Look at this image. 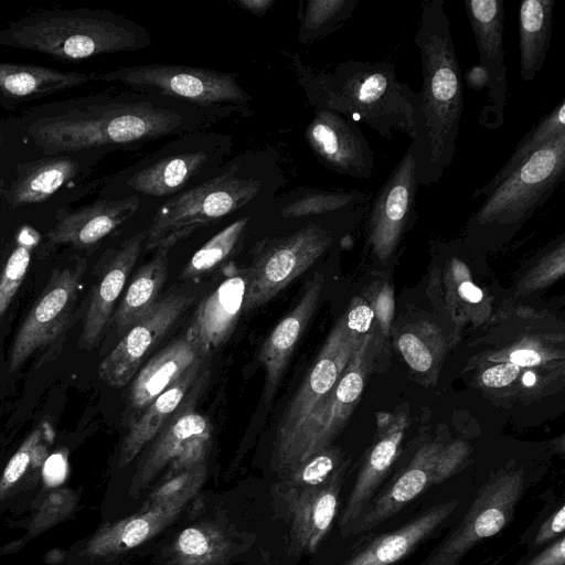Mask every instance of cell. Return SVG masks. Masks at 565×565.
<instances>
[{
  "instance_id": "obj_1",
  "label": "cell",
  "mask_w": 565,
  "mask_h": 565,
  "mask_svg": "<svg viewBox=\"0 0 565 565\" xmlns=\"http://www.w3.org/2000/svg\"><path fill=\"white\" fill-rule=\"evenodd\" d=\"M234 114L245 117L232 107H202L156 92L125 88L33 111L25 122V135L50 156L84 150L135 151L160 139L209 130Z\"/></svg>"
},
{
  "instance_id": "obj_2",
  "label": "cell",
  "mask_w": 565,
  "mask_h": 565,
  "mask_svg": "<svg viewBox=\"0 0 565 565\" xmlns=\"http://www.w3.org/2000/svg\"><path fill=\"white\" fill-rule=\"evenodd\" d=\"M467 347L466 382L504 406L531 404L565 384V324L551 312L503 302Z\"/></svg>"
},
{
  "instance_id": "obj_3",
  "label": "cell",
  "mask_w": 565,
  "mask_h": 565,
  "mask_svg": "<svg viewBox=\"0 0 565 565\" xmlns=\"http://www.w3.org/2000/svg\"><path fill=\"white\" fill-rule=\"evenodd\" d=\"M422 66L416 138L419 185L436 184L451 164L463 110L462 73L444 0H425L415 33Z\"/></svg>"
},
{
  "instance_id": "obj_4",
  "label": "cell",
  "mask_w": 565,
  "mask_h": 565,
  "mask_svg": "<svg viewBox=\"0 0 565 565\" xmlns=\"http://www.w3.org/2000/svg\"><path fill=\"white\" fill-rule=\"evenodd\" d=\"M285 183L275 149H249L228 159L202 183L162 202L147 230L145 249L172 248L227 216L269 207Z\"/></svg>"
},
{
  "instance_id": "obj_5",
  "label": "cell",
  "mask_w": 565,
  "mask_h": 565,
  "mask_svg": "<svg viewBox=\"0 0 565 565\" xmlns=\"http://www.w3.org/2000/svg\"><path fill=\"white\" fill-rule=\"evenodd\" d=\"M288 56L296 82L313 108L361 121L387 140L394 131L415 140L417 93L398 81L393 63L348 60L327 72L305 63L297 53Z\"/></svg>"
},
{
  "instance_id": "obj_6",
  "label": "cell",
  "mask_w": 565,
  "mask_h": 565,
  "mask_svg": "<svg viewBox=\"0 0 565 565\" xmlns=\"http://www.w3.org/2000/svg\"><path fill=\"white\" fill-rule=\"evenodd\" d=\"M151 44L146 26L106 9H45L0 29V45L66 62L140 51Z\"/></svg>"
},
{
  "instance_id": "obj_7",
  "label": "cell",
  "mask_w": 565,
  "mask_h": 565,
  "mask_svg": "<svg viewBox=\"0 0 565 565\" xmlns=\"http://www.w3.org/2000/svg\"><path fill=\"white\" fill-rule=\"evenodd\" d=\"M233 147L232 135L210 129L173 137L109 177L100 199L136 196L140 203L142 199L164 202L210 178L228 160Z\"/></svg>"
},
{
  "instance_id": "obj_8",
  "label": "cell",
  "mask_w": 565,
  "mask_h": 565,
  "mask_svg": "<svg viewBox=\"0 0 565 565\" xmlns=\"http://www.w3.org/2000/svg\"><path fill=\"white\" fill-rule=\"evenodd\" d=\"M370 203L358 209L305 218L289 234L266 237L253 249L248 267L243 268L246 292L243 312L253 311L276 297L307 271L333 245L339 226L360 222Z\"/></svg>"
},
{
  "instance_id": "obj_9",
  "label": "cell",
  "mask_w": 565,
  "mask_h": 565,
  "mask_svg": "<svg viewBox=\"0 0 565 565\" xmlns=\"http://www.w3.org/2000/svg\"><path fill=\"white\" fill-rule=\"evenodd\" d=\"M565 177V134L531 154L503 180L469 217V236L510 237L552 196Z\"/></svg>"
},
{
  "instance_id": "obj_10",
  "label": "cell",
  "mask_w": 565,
  "mask_h": 565,
  "mask_svg": "<svg viewBox=\"0 0 565 565\" xmlns=\"http://www.w3.org/2000/svg\"><path fill=\"white\" fill-rule=\"evenodd\" d=\"M384 345L385 341L377 333L360 340L332 391L313 409L285 449L274 456L276 470L285 473L331 446L360 401Z\"/></svg>"
},
{
  "instance_id": "obj_11",
  "label": "cell",
  "mask_w": 565,
  "mask_h": 565,
  "mask_svg": "<svg viewBox=\"0 0 565 565\" xmlns=\"http://www.w3.org/2000/svg\"><path fill=\"white\" fill-rule=\"evenodd\" d=\"M237 73L179 64H141L105 72L98 79L125 88L156 92L202 107H232L253 114V97L238 84Z\"/></svg>"
},
{
  "instance_id": "obj_12",
  "label": "cell",
  "mask_w": 565,
  "mask_h": 565,
  "mask_svg": "<svg viewBox=\"0 0 565 565\" xmlns=\"http://www.w3.org/2000/svg\"><path fill=\"white\" fill-rule=\"evenodd\" d=\"M87 269L85 258L56 267L19 327L9 353V372L18 371L36 351L55 342L72 321Z\"/></svg>"
},
{
  "instance_id": "obj_13",
  "label": "cell",
  "mask_w": 565,
  "mask_h": 565,
  "mask_svg": "<svg viewBox=\"0 0 565 565\" xmlns=\"http://www.w3.org/2000/svg\"><path fill=\"white\" fill-rule=\"evenodd\" d=\"M523 488L522 469L504 468L494 473L480 489L458 527L422 565H458L477 543L497 534L512 520Z\"/></svg>"
},
{
  "instance_id": "obj_14",
  "label": "cell",
  "mask_w": 565,
  "mask_h": 565,
  "mask_svg": "<svg viewBox=\"0 0 565 565\" xmlns=\"http://www.w3.org/2000/svg\"><path fill=\"white\" fill-rule=\"evenodd\" d=\"M416 161L411 146L371 199L365 215V239L371 256L386 265L397 253L416 221L418 189Z\"/></svg>"
},
{
  "instance_id": "obj_15",
  "label": "cell",
  "mask_w": 565,
  "mask_h": 565,
  "mask_svg": "<svg viewBox=\"0 0 565 565\" xmlns=\"http://www.w3.org/2000/svg\"><path fill=\"white\" fill-rule=\"evenodd\" d=\"M211 435L209 419L194 411V397L185 398L140 461L131 481L130 495H137L148 487L167 466L169 478L205 463Z\"/></svg>"
},
{
  "instance_id": "obj_16",
  "label": "cell",
  "mask_w": 565,
  "mask_h": 565,
  "mask_svg": "<svg viewBox=\"0 0 565 565\" xmlns=\"http://www.w3.org/2000/svg\"><path fill=\"white\" fill-rule=\"evenodd\" d=\"M359 342L360 339L348 330L343 316L340 317L281 417L274 456L285 449L313 409L332 391Z\"/></svg>"
},
{
  "instance_id": "obj_17",
  "label": "cell",
  "mask_w": 565,
  "mask_h": 565,
  "mask_svg": "<svg viewBox=\"0 0 565 565\" xmlns=\"http://www.w3.org/2000/svg\"><path fill=\"white\" fill-rule=\"evenodd\" d=\"M194 299L193 294L181 290L170 291L160 298L99 363L100 380L114 388L126 386L136 375L143 360Z\"/></svg>"
},
{
  "instance_id": "obj_18",
  "label": "cell",
  "mask_w": 565,
  "mask_h": 565,
  "mask_svg": "<svg viewBox=\"0 0 565 565\" xmlns=\"http://www.w3.org/2000/svg\"><path fill=\"white\" fill-rule=\"evenodd\" d=\"M465 11L479 53V64L488 74L487 98L479 113L478 125L499 129L505 121L508 104L504 61V2L502 0H465Z\"/></svg>"
},
{
  "instance_id": "obj_19",
  "label": "cell",
  "mask_w": 565,
  "mask_h": 565,
  "mask_svg": "<svg viewBox=\"0 0 565 565\" xmlns=\"http://www.w3.org/2000/svg\"><path fill=\"white\" fill-rule=\"evenodd\" d=\"M305 139L327 169L358 180L375 172L374 152L358 122L335 111L313 108Z\"/></svg>"
},
{
  "instance_id": "obj_20",
  "label": "cell",
  "mask_w": 565,
  "mask_h": 565,
  "mask_svg": "<svg viewBox=\"0 0 565 565\" xmlns=\"http://www.w3.org/2000/svg\"><path fill=\"white\" fill-rule=\"evenodd\" d=\"M146 238L147 230H141L119 246L108 249L99 259L78 338L81 349L92 350L103 339Z\"/></svg>"
},
{
  "instance_id": "obj_21",
  "label": "cell",
  "mask_w": 565,
  "mask_h": 565,
  "mask_svg": "<svg viewBox=\"0 0 565 565\" xmlns=\"http://www.w3.org/2000/svg\"><path fill=\"white\" fill-rule=\"evenodd\" d=\"M444 256L443 266H436L429 279L431 297L437 299L455 326L458 341L462 328L482 327L493 315L492 297L487 295L472 278L469 266L450 246L438 248Z\"/></svg>"
},
{
  "instance_id": "obj_22",
  "label": "cell",
  "mask_w": 565,
  "mask_h": 565,
  "mask_svg": "<svg viewBox=\"0 0 565 565\" xmlns=\"http://www.w3.org/2000/svg\"><path fill=\"white\" fill-rule=\"evenodd\" d=\"M376 439L363 459L340 520L343 535H348L352 524L364 512L376 488L396 459L409 426L408 411L379 412L376 413Z\"/></svg>"
},
{
  "instance_id": "obj_23",
  "label": "cell",
  "mask_w": 565,
  "mask_h": 565,
  "mask_svg": "<svg viewBox=\"0 0 565 565\" xmlns=\"http://www.w3.org/2000/svg\"><path fill=\"white\" fill-rule=\"evenodd\" d=\"M140 204L136 196L118 200L98 199L63 213L46 233V246L93 247L128 222L138 212Z\"/></svg>"
},
{
  "instance_id": "obj_24",
  "label": "cell",
  "mask_w": 565,
  "mask_h": 565,
  "mask_svg": "<svg viewBox=\"0 0 565 565\" xmlns=\"http://www.w3.org/2000/svg\"><path fill=\"white\" fill-rule=\"evenodd\" d=\"M444 445L440 437L425 439L406 469L369 503L348 534L374 529L413 501L428 486H431L434 467Z\"/></svg>"
},
{
  "instance_id": "obj_25",
  "label": "cell",
  "mask_w": 565,
  "mask_h": 565,
  "mask_svg": "<svg viewBox=\"0 0 565 565\" xmlns=\"http://www.w3.org/2000/svg\"><path fill=\"white\" fill-rule=\"evenodd\" d=\"M347 461L326 483L284 493L291 520V537L298 550L315 552L337 514Z\"/></svg>"
},
{
  "instance_id": "obj_26",
  "label": "cell",
  "mask_w": 565,
  "mask_h": 565,
  "mask_svg": "<svg viewBox=\"0 0 565 565\" xmlns=\"http://www.w3.org/2000/svg\"><path fill=\"white\" fill-rule=\"evenodd\" d=\"M188 501H175L141 509L139 512L99 527L77 553L81 559L116 556L149 541L169 526Z\"/></svg>"
},
{
  "instance_id": "obj_27",
  "label": "cell",
  "mask_w": 565,
  "mask_h": 565,
  "mask_svg": "<svg viewBox=\"0 0 565 565\" xmlns=\"http://www.w3.org/2000/svg\"><path fill=\"white\" fill-rule=\"evenodd\" d=\"M323 281L321 273L313 275L296 306L276 324L260 348L258 358L265 369V401L275 394L287 363L318 307Z\"/></svg>"
},
{
  "instance_id": "obj_28",
  "label": "cell",
  "mask_w": 565,
  "mask_h": 565,
  "mask_svg": "<svg viewBox=\"0 0 565 565\" xmlns=\"http://www.w3.org/2000/svg\"><path fill=\"white\" fill-rule=\"evenodd\" d=\"M246 278L243 269L231 268L227 277L199 305L188 333L207 354L233 333L243 312Z\"/></svg>"
},
{
  "instance_id": "obj_29",
  "label": "cell",
  "mask_w": 565,
  "mask_h": 565,
  "mask_svg": "<svg viewBox=\"0 0 565 565\" xmlns=\"http://www.w3.org/2000/svg\"><path fill=\"white\" fill-rule=\"evenodd\" d=\"M204 355L196 342L186 332L181 338L159 351L139 370L129 391V409L131 419L138 415L160 394L179 380L188 369Z\"/></svg>"
},
{
  "instance_id": "obj_30",
  "label": "cell",
  "mask_w": 565,
  "mask_h": 565,
  "mask_svg": "<svg viewBox=\"0 0 565 565\" xmlns=\"http://www.w3.org/2000/svg\"><path fill=\"white\" fill-rule=\"evenodd\" d=\"M396 351L424 384H435L452 340L431 320L415 315L392 326Z\"/></svg>"
},
{
  "instance_id": "obj_31",
  "label": "cell",
  "mask_w": 565,
  "mask_h": 565,
  "mask_svg": "<svg viewBox=\"0 0 565 565\" xmlns=\"http://www.w3.org/2000/svg\"><path fill=\"white\" fill-rule=\"evenodd\" d=\"M93 78L94 75L81 72L0 62V108L73 89Z\"/></svg>"
},
{
  "instance_id": "obj_32",
  "label": "cell",
  "mask_w": 565,
  "mask_h": 565,
  "mask_svg": "<svg viewBox=\"0 0 565 565\" xmlns=\"http://www.w3.org/2000/svg\"><path fill=\"white\" fill-rule=\"evenodd\" d=\"M202 366L203 360L194 363L179 380L153 399L138 417L129 424L128 431L120 446L118 458L119 468L129 465L146 444L161 431L181 406L188 393H190L199 381Z\"/></svg>"
},
{
  "instance_id": "obj_33",
  "label": "cell",
  "mask_w": 565,
  "mask_h": 565,
  "mask_svg": "<svg viewBox=\"0 0 565 565\" xmlns=\"http://www.w3.org/2000/svg\"><path fill=\"white\" fill-rule=\"evenodd\" d=\"M458 500L436 504L407 524L383 534L341 565H392L430 535L456 509Z\"/></svg>"
},
{
  "instance_id": "obj_34",
  "label": "cell",
  "mask_w": 565,
  "mask_h": 565,
  "mask_svg": "<svg viewBox=\"0 0 565 565\" xmlns=\"http://www.w3.org/2000/svg\"><path fill=\"white\" fill-rule=\"evenodd\" d=\"M169 252L168 247L154 249L149 262L134 276L110 320L118 333L125 334L159 300L160 290L167 279Z\"/></svg>"
},
{
  "instance_id": "obj_35",
  "label": "cell",
  "mask_w": 565,
  "mask_h": 565,
  "mask_svg": "<svg viewBox=\"0 0 565 565\" xmlns=\"http://www.w3.org/2000/svg\"><path fill=\"white\" fill-rule=\"evenodd\" d=\"M78 170V162L70 157L52 156L26 163L10 183L6 200L11 207L43 202Z\"/></svg>"
},
{
  "instance_id": "obj_36",
  "label": "cell",
  "mask_w": 565,
  "mask_h": 565,
  "mask_svg": "<svg viewBox=\"0 0 565 565\" xmlns=\"http://www.w3.org/2000/svg\"><path fill=\"white\" fill-rule=\"evenodd\" d=\"M554 0H524L519 7L520 75L529 83L542 70L550 49Z\"/></svg>"
},
{
  "instance_id": "obj_37",
  "label": "cell",
  "mask_w": 565,
  "mask_h": 565,
  "mask_svg": "<svg viewBox=\"0 0 565 565\" xmlns=\"http://www.w3.org/2000/svg\"><path fill=\"white\" fill-rule=\"evenodd\" d=\"M371 194L360 190H323L299 186L276 196L269 209L287 221H300L320 215L358 209L371 202Z\"/></svg>"
},
{
  "instance_id": "obj_38",
  "label": "cell",
  "mask_w": 565,
  "mask_h": 565,
  "mask_svg": "<svg viewBox=\"0 0 565 565\" xmlns=\"http://www.w3.org/2000/svg\"><path fill=\"white\" fill-rule=\"evenodd\" d=\"M231 543L215 523L199 522L185 527L175 537L170 565H224Z\"/></svg>"
},
{
  "instance_id": "obj_39",
  "label": "cell",
  "mask_w": 565,
  "mask_h": 565,
  "mask_svg": "<svg viewBox=\"0 0 565 565\" xmlns=\"http://www.w3.org/2000/svg\"><path fill=\"white\" fill-rule=\"evenodd\" d=\"M562 134H565V98H562L550 113L544 115L539 122L523 136L511 157L484 185L473 192L472 198L479 199L481 196H488L531 154Z\"/></svg>"
},
{
  "instance_id": "obj_40",
  "label": "cell",
  "mask_w": 565,
  "mask_h": 565,
  "mask_svg": "<svg viewBox=\"0 0 565 565\" xmlns=\"http://www.w3.org/2000/svg\"><path fill=\"white\" fill-rule=\"evenodd\" d=\"M361 0H301L297 17L298 42L311 45L339 29L352 17Z\"/></svg>"
},
{
  "instance_id": "obj_41",
  "label": "cell",
  "mask_w": 565,
  "mask_h": 565,
  "mask_svg": "<svg viewBox=\"0 0 565 565\" xmlns=\"http://www.w3.org/2000/svg\"><path fill=\"white\" fill-rule=\"evenodd\" d=\"M252 221V214L242 215L212 236L189 259L181 278L196 279L222 264L243 242Z\"/></svg>"
},
{
  "instance_id": "obj_42",
  "label": "cell",
  "mask_w": 565,
  "mask_h": 565,
  "mask_svg": "<svg viewBox=\"0 0 565 565\" xmlns=\"http://www.w3.org/2000/svg\"><path fill=\"white\" fill-rule=\"evenodd\" d=\"M49 427L46 423L33 429L7 462L0 475V512L18 494V487L30 469L44 459Z\"/></svg>"
},
{
  "instance_id": "obj_43",
  "label": "cell",
  "mask_w": 565,
  "mask_h": 565,
  "mask_svg": "<svg viewBox=\"0 0 565 565\" xmlns=\"http://www.w3.org/2000/svg\"><path fill=\"white\" fill-rule=\"evenodd\" d=\"M78 498V493L68 488L47 492L31 516L25 535L3 546L0 553L3 555L17 552L32 539L71 516L77 505Z\"/></svg>"
},
{
  "instance_id": "obj_44",
  "label": "cell",
  "mask_w": 565,
  "mask_h": 565,
  "mask_svg": "<svg viewBox=\"0 0 565 565\" xmlns=\"http://www.w3.org/2000/svg\"><path fill=\"white\" fill-rule=\"evenodd\" d=\"M565 274V238L557 237L518 280L514 295L523 297L544 289Z\"/></svg>"
},
{
  "instance_id": "obj_45",
  "label": "cell",
  "mask_w": 565,
  "mask_h": 565,
  "mask_svg": "<svg viewBox=\"0 0 565 565\" xmlns=\"http://www.w3.org/2000/svg\"><path fill=\"white\" fill-rule=\"evenodd\" d=\"M36 242V233L24 227L20 232L17 246L0 271V321L28 273L31 253Z\"/></svg>"
},
{
  "instance_id": "obj_46",
  "label": "cell",
  "mask_w": 565,
  "mask_h": 565,
  "mask_svg": "<svg viewBox=\"0 0 565 565\" xmlns=\"http://www.w3.org/2000/svg\"><path fill=\"white\" fill-rule=\"evenodd\" d=\"M345 462L342 451L330 446L285 472L286 484L296 490L319 487Z\"/></svg>"
},
{
  "instance_id": "obj_47",
  "label": "cell",
  "mask_w": 565,
  "mask_h": 565,
  "mask_svg": "<svg viewBox=\"0 0 565 565\" xmlns=\"http://www.w3.org/2000/svg\"><path fill=\"white\" fill-rule=\"evenodd\" d=\"M206 465L202 463L166 479L148 497L141 509L175 501H190L206 479Z\"/></svg>"
},
{
  "instance_id": "obj_48",
  "label": "cell",
  "mask_w": 565,
  "mask_h": 565,
  "mask_svg": "<svg viewBox=\"0 0 565 565\" xmlns=\"http://www.w3.org/2000/svg\"><path fill=\"white\" fill-rule=\"evenodd\" d=\"M362 297L369 301L379 331L383 340L386 341L391 337L395 308L392 285L387 279H377L364 289Z\"/></svg>"
},
{
  "instance_id": "obj_49",
  "label": "cell",
  "mask_w": 565,
  "mask_h": 565,
  "mask_svg": "<svg viewBox=\"0 0 565 565\" xmlns=\"http://www.w3.org/2000/svg\"><path fill=\"white\" fill-rule=\"evenodd\" d=\"M469 454L470 446L461 439H456L448 445H444L434 467L431 486L445 481L457 472Z\"/></svg>"
},
{
  "instance_id": "obj_50",
  "label": "cell",
  "mask_w": 565,
  "mask_h": 565,
  "mask_svg": "<svg viewBox=\"0 0 565 565\" xmlns=\"http://www.w3.org/2000/svg\"><path fill=\"white\" fill-rule=\"evenodd\" d=\"M343 319L348 330L360 340L371 333H377L382 338L373 310L362 296L352 298Z\"/></svg>"
},
{
  "instance_id": "obj_51",
  "label": "cell",
  "mask_w": 565,
  "mask_h": 565,
  "mask_svg": "<svg viewBox=\"0 0 565 565\" xmlns=\"http://www.w3.org/2000/svg\"><path fill=\"white\" fill-rule=\"evenodd\" d=\"M565 527V507L561 505L540 527L535 544L542 545L564 532Z\"/></svg>"
},
{
  "instance_id": "obj_52",
  "label": "cell",
  "mask_w": 565,
  "mask_h": 565,
  "mask_svg": "<svg viewBox=\"0 0 565 565\" xmlns=\"http://www.w3.org/2000/svg\"><path fill=\"white\" fill-rule=\"evenodd\" d=\"M565 564V537L561 535L542 553L535 556L526 565H564Z\"/></svg>"
},
{
  "instance_id": "obj_53",
  "label": "cell",
  "mask_w": 565,
  "mask_h": 565,
  "mask_svg": "<svg viewBox=\"0 0 565 565\" xmlns=\"http://www.w3.org/2000/svg\"><path fill=\"white\" fill-rule=\"evenodd\" d=\"M462 79L475 90L487 88L488 85V74L479 63L469 67L463 74Z\"/></svg>"
},
{
  "instance_id": "obj_54",
  "label": "cell",
  "mask_w": 565,
  "mask_h": 565,
  "mask_svg": "<svg viewBox=\"0 0 565 565\" xmlns=\"http://www.w3.org/2000/svg\"><path fill=\"white\" fill-rule=\"evenodd\" d=\"M234 3L242 10L263 18L273 8L275 0H236Z\"/></svg>"
}]
</instances>
